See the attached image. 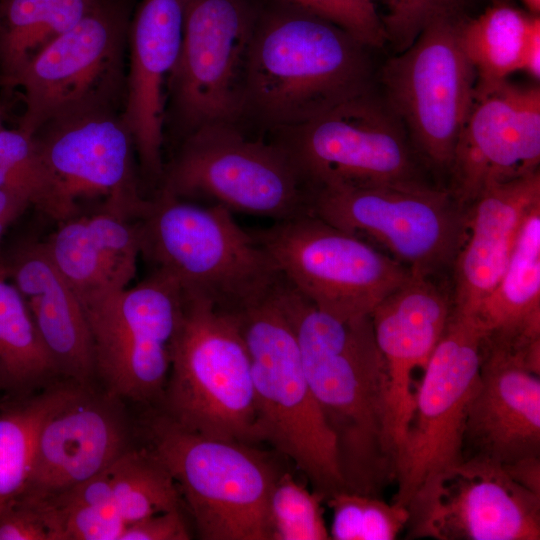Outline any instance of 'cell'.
Returning <instances> with one entry per match:
<instances>
[{"label":"cell","instance_id":"obj_1","mask_svg":"<svg viewBox=\"0 0 540 540\" xmlns=\"http://www.w3.org/2000/svg\"><path fill=\"white\" fill-rule=\"evenodd\" d=\"M278 301L297 339L312 393L338 447L346 490L376 495L394 478L387 374L371 317L339 320L284 278Z\"/></svg>","mask_w":540,"mask_h":540},{"label":"cell","instance_id":"obj_2","mask_svg":"<svg viewBox=\"0 0 540 540\" xmlns=\"http://www.w3.org/2000/svg\"><path fill=\"white\" fill-rule=\"evenodd\" d=\"M366 45L288 0H260L243 82L241 119L277 132L372 85Z\"/></svg>","mask_w":540,"mask_h":540},{"label":"cell","instance_id":"obj_3","mask_svg":"<svg viewBox=\"0 0 540 540\" xmlns=\"http://www.w3.org/2000/svg\"><path fill=\"white\" fill-rule=\"evenodd\" d=\"M137 222L141 254L184 292L228 313L260 302L283 280L251 231L219 204L199 205L159 189Z\"/></svg>","mask_w":540,"mask_h":540},{"label":"cell","instance_id":"obj_4","mask_svg":"<svg viewBox=\"0 0 540 540\" xmlns=\"http://www.w3.org/2000/svg\"><path fill=\"white\" fill-rule=\"evenodd\" d=\"M161 397L164 414L190 431L257 441L251 359L235 314L182 290Z\"/></svg>","mask_w":540,"mask_h":540},{"label":"cell","instance_id":"obj_5","mask_svg":"<svg viewBox=\"0 0 540 540\" xmlns=\"http://www.w3.org/2000/svg\"><path fill=\"white\" fill-rule=\"evenodd\" d=\"M277 288L235 314L251 359L257 441L290 458L328 498L346 490L337 442L307 381Z\"/></svg>","mask_w":540,"mask_h":540},{"label":"cell","instance_id":"obj_6","mask_svg":"<svg viewBox=\"0 0 540 540\" xmlns=\"http://www.w3.org/2000/svg\"><path fill=\"white\" fill-rule=\"evenodd\" d=\"M482 331L452 313L416 387L413 412L394 457L397 492L414 528L425 516L444 479L465 460L468 409L477 388Z\"/></svg>","mask_w":540,"mask_h":540},{"label":"cell","instance_id":"obj_7","mask_svg":"<svg viewBox=\"0 0 540 540\" xmlns=\"http://www.w3.org/2000/svg\"><path fill=\"white\" fill-rule=\"evenodd\" d=\"M151 452L176 483L204 540H270L268 505L279 476L248 443L204 436L165 414L149 423Z\"/></svg>","mask_w":540,"mask_h":540},{"label":"cell","instance_id":"obj_8","mask_svg":"<svg viewBox=\"0 0 540 540\" xmlns=\"http://www.w3.org/2000/svg\"><path fill=\"white\" fill-rule=\"evenodd\" d=\"M160 189L273 221L310 214L311 190L290 153L236 123L206 125L184 137Z\"/></svg>","mask_w":540,"mask_h":540},{"label":"cell","instance_id":"obj_9","mask_svg":"<svg viewBox=\"0 0 540 540\" xmlns=\"http://www.w3.org/2000/svg\"><path fill=\"white\" fill-rule=\"evenodd\" d=\"M310 214L369 237L411 271L451 269L466 235L467 207L428 181L329 185L311 189Z\"/></svg>","mask_w":540,"mask_h":540},{"label":"cell","instance_id":"obj_10","mask_svg":"<svg viewBox=\"0 0 540 540\" xmlns=\"http://www.w3.org/2000/svg\"><path fill=\"white\" fill-rule=\"evenodd\" d=\"M130 18L127 0H98L40 52L15 84L24 103L18 128L33 135L69 116L97 110L121 113Z\"/></svg>","mask_w":540,"mask_h":540},{"label":"cell","instance_id":"obj_11","mask_svg":"<svg viewBox=\"0 0 540 540\" xmlns=\"http://www.w3.org/2000/svg\"><path fill=\"white\" fill-rule=\"evenodd\" d=\"M282 276L319 310L343 321L370 316L412 271L313 214L250 230Z\"/></svg>","mask_w":540,"mask_h":540},{"label":"cell","instance_id":"obj_12","mask_svg":"<svg viewBox=\"0 0 540 540\" xmlns=\"http://www.w3.org/2000/svg\"><path fill=\"white\" fill-rule=\"evenodd\" d=\"M271 134L310 189L427 181L401 120L373 85L301 125Z\"/></svg>","mask_w":540,"mask_h":540},{"label":"cell","instance_id":"obj_13","mask_svg":"<svg viewBox=\"0 0 540 540\" xmlns=\"http://www.w3.org/2000/svg\"><path fill=\"white\" fill-rule=\"evenodd\" d=\"M465 17L435 20L381 70L384 98L423 165L437 173L450 174L473 103L475 71L460 38Z\"/></svg>","mask_w":540,"mask_h":540},{"label":"cell","instance_id":"obj_14","mask_svg":"<svg viewBox=\"0 0 540 540\" xmlns=\"http://www.w3.org/2000/svg\"><path fill=\"white\" fill-rule=\"evenodd\" d=\"M259 2L186 0L165 121L182 139L206 125L240 124L244 75Z\"/></svg>","mask_w":540,"mask_h":540},{"label":"cell","instance_id":"obj_15","mask_svg":"<svg viewBox=\"0 0 540 540\" xmlns=\"http://www.w3.org/2000/svg\"><path fill=\"white\" fill-rule=\"evenodd\" d=\"M181 303L179 284L155 269L137 285L83 305L107 394L139 403L162 396Z\"/></svg>","mask_w":540,"mask_h":540},{"label":"cell","instance_id":"obj_16","mask_svg":"<svg viewBox=\"0 0 540 540\" xmlns=\"http://www.w3.org/2000/svg\"><path fill=\"white\" fill-rule=\"evenodd\" d=\"M33 135L67 219L77 215L81 201L97 198L103 199V210L129 219L144 214L149 200L139 193L134 145L119 111L58 119Z\"/></svg>","mask_w":540,"mask_h":540},{"label":"cell","instance_id":"obj_17","mask_svg":"<svg viewBox=\"0 0 540 540\" xmlns=\"http://www.w3.org/2000/svg\"><path fill=\"white\" fill-rule=\"evenodd\" d=\"M540 89L504 82L474 98L456 146L449 188L466 207L487 186L539 170Z\"/></svg>","mask_w":540,"mask_h":540},{"label":"cell","instance_id":"obj_18","mask_svg":"<svg viewBox=\"0 0 540 540\" xmlns=\"http://www.w3.org/2000/svg\"><path fill=\"white\" fill-rule=\"evenodd\" d=\"M415 537L438 540H538L540 494L507 468L473 455L444 479Z\"/></svg>","mask_w":540,"mask_h":540},{"label":"cell","instance_id":"obj_19","mask_svg":"<svg viewBox=\"0 0 540 540\" xmlns=\"http://www.w3.org/2000/svg\"><path fill=\"white\" fill-rule=\"evenodd\" d=\"M130 447L121 400L79 388L43 424L18 502H45L103 472Z\"/></svg>","mask_w":540,"mask_h":540},{"label":"cell","instance_id":"obj_20","mask_svg":"<svg viewBox=\"0 0 540 540\" xmlns=\"http://www.w3.org/2000/svg\"><path fill=\"white\" fill-rule=\"evenodd\" d=\"M186 0H141L130 18L121 119L146 178L162 182L168 83L183 33Z\"/></svg>","mask_w":540,"mask_h":540},{"label":"cell","instance_id":"obj_21","mask_svg":"<svg viewBox=\"0 0 540 540\" xmlns=\"http://www.w3.org/2000/svg\"><path fill=\"white\" fill-rule=\"evenodd\" d=\"M436 278L412 271L370 314L386 367L393 458L413 412L414 372L425 369L453 313L452 295L440 287Z\"/></svg>","mask_w":540,"mask_h":540},{"label":"cell","instance_id":"obj_22","mask_svg":"<svg viewBox=\"0 0 540 540\" xmlns=\"http://www.w3.org/2000/svg\"><path fill=\"white\" fill-rule=\"evenodd\" d=\"M540 363L525 352L485 342L465 442L502 465L539 458Z\"/></svg>","mask_w":540,"mask_h":540},{"label":"cell","instance_id":"obj_23","mask_svg":"<svg viewBox=\"0 0 540 540\" xmlns=\"http://www.w3.org/2000/svg\"><path fill=\"white\" fill-rule=\"evenodd\" d=\"M540 203L539 170L484 188L467 206L466 235L453 263V312L468 315L495 287L529 210Z\"/></svg>","mask_w":540,"mask_h":540},{"label":"cell","instance_id":"obj_24","mask_svg":"<svg viewBox=\"0 0 540 540\" xmlns=\"http://www.w3.org/2000/svg\"><path fill=\"white\" fill-rule=\"evenodd\" d=\"M23 296L58 377L93 389L94 352L81 301L49 257L44 243H28L4 264Z\"/></svg>","mask_w":540,"mask_h":540},{"label":"cell","instance_id":"obj_25","mask_svg":"<svg viewBox=\"0 0 540 540\" xmlns=\"http://www.w3.org/2000/svg\"><path fill=\"white\" fill-rule=\"evenodd\" d=\"M44 246L86 305L129 286L141 253L140 229L138 222L101 210L59 222Z\"/></svg>","mask_w":540,"mask_h":540},{"label":"cell","instance_id":"obj_26","mask_svg":"<svg viewBox=\"0 0 540 540\" xmlns=\"http://www.w3.org/2000/svg\"><path fill=\"white\" fill-rule=\"evenodd\" d=\"M465 317L486 342L540 348V203L526 214L501 278Z\"/></svg>","mask_w":540,"mask_h":540},{"label":"cell","instance_id":"obj_27","mask_svg":"<svg viewBox=\"0 0 540 540\" xmlns=\"http://www.w3.org/2000/svg\"><path fill=\"white\" fill-rule=\"evenodd\" d=\"M98 0H0V88L10 97L26 66Z\"/></svg>","mask_w":540,"mask_h":540},{"label":"cell","instance_id":"obj_28","mask_svg":"<svg viewBox=\"0 0 540 540\" xmlns=\"http://www.w3.org/2000/svg\"><path fill=\"white\" fill-rule=\"evenodd\" d=\"M79 388L69 382L50 385L10 398L0 408V514L14 506L25 489L43 424Z\"/></svg>","mask_w":540,"mask_h":540},{"label":"cell","instance_id":"obj_29","mask_svg":"<svg viewBox=\"0 0 540 540\" xmlns=\"http://www.w3.org/2000/svg\"><path fill=\"white\" fill-rule=\"evenodd\" d=\"M532 13L507 2L493 3L474 18L465 17L460 38L475 71L474 98L498 88L510 74L521 70L524 44Z\"/></svg>","mask_w":540,"mask_h":540},{"label":"cell","instance_id":"obj_30","mask_svg":"<svg viewBox=\"0 0 540 540\" xmlns=\"http://www.w3.org/2000/svg\"><path fill=\"white\" fill-rule=\"evenodd\" d=\"M56 377L28 306L0 263V390L20 398L47 387Z\"/></svg>","mask_w":540,"mask_h":540},{"label":"cell","instance_id":"obj_31","mask_svg":"<svg viewBox=\"0 0 540 540\" xmlns=\"http://www.w3.org/2000/svg\"><path fill=\"white\" fill-rule=\"evenodd\" d=\"M106 472L113 503L127 525L180 508L176 483L150 449L130 447Z\"/></svg>","mask_w":540,"mask_h":540},{"label":"cell","instance_id":"obj_32","mask_svg":"<svg viewBox=\"0 0 540 540\" xmlns=\"http://www.w3.org/2000/svg\"><path fill=\"white\" fill-rule=\"evenodd\" d=\"M0 188L58 223L67 219L37 140L18 127L0 131Z\"/></svg>","mask_w":540,"mask_h":540},{"label":"cell","instance_id":"obj_33","mask_svg":"<svg viewBox=\"0 0 540 540\" xmlns=\"http://www.w3.org/2000/svg\"><path fill=\"white\" fill-rule=\"evenodd\" d=\"M328 504L334 540H393L410 520L406 507L376 495L341 490L328 497Z\"/></svg>","mask_w":540,"mask_h":540},{"label":"cell","instance_id":"obj_34","mask_svg":"<svg viewBox=\"0 0 540 540\" xmlns=\"http://www.w3.org/2000/svg\"><path fill=\"white\" fill-rule=\"evenodd\" d=\"M323 494L309 491L289 473L279 474L270 494V540H326Z\"/></svg>","mask_w":540,"mask_h":540},{"label":"cell","instance_id":"obj_35","mask_svg":"<svg viewBox=\"0 0 540 540\" xmlns=\"http://www.w3.org/2000/svg\"><path fill=\"white\" fill-rule=\"evenodd\" d=\"M38 506L52 540H121L127 524L114 504L91 503L61 493Z\"/></svg>","mask_w":540,"mask_h":540},{"label":"cell","instance_id":"obj_36","mask_svg":"<svg viewBox=\"0 0 540 540\" xmlns=\"http://www.w3.org/2000/svg\"><path fill=\"white\" fill-rule=\"evenodd\" d=\"M386 13L381 17L387 42L397 53L413 44L432 22L447 17L467 16L473 0H382Z\"/></svg>","mask_w":540,"mask_h":540},{"label":"cell","instance_id":"obj_37","mask_svg":"<svg viewBox=\"0 0 540 540\" xmlns=\"http://www.w3.org/2000/svg\"><path fill=\"white\" fill-rule=\"evenodd\" d=\"M340 26L369 48L387 42L373 0H288Z\"/></svg>","mask_w":540,"mask_h":540},{"label":"cell","instance_id":"obj_38","mask_svg":"<svg viewBox=\"0 0 540 540\" xmlns=\"http://www.w3.org/2000/svg\"><path fill=\"white\" fill-rule=\"evenodd\" d=\"M0 540H52L41 509L17 502L0 514Z\"/></svg>","mask_w":540,"mask_h":540},{"label":"cell","instance_id":"obj_39","mask_svg":"<svg viewBox=\"0 0 540 540\" xmlns=\"http://www.w3.org/2000/svg\"><path fill=\"white\" fill-rule=\"evenodd\" d=\"M190 538L187 524L178 508L128 524L121 540H188Z\"/></svg>","mask_w":540,"mask_h":540},{"label":"cell","instance_id":"obj_40","mask_svg":"<svg viewBox=\"0 0 540 540\" xmlns=\"http://www.w3.org/2000/svg\"><path fill=\"white\" fill-rule=\"evenodd\" d=\"M535 81L540 79V18L539 14L532 16L530 28L524 44L522 67Z\"/></svg>","mask_w":540,"mask_h":540},{"label":"cell","instance_id":"obj_41","mask_svg":"<svg viewBox=\"0 0 540 540\" xmlns=\"http://www.w3.org/2000/svg\"><path fill=\"white\" fill-rule=\"evenodd\" d=\"M29 207L18 196L0 188V226L6 228Z\"/></svg>","mask_w":540,"mask_h":540},{"label":"cell","instance_id":"obj_42","mask_svg":"<svg viewBox=\"0 0 540 540\" xmlns=\"http://www.w3.org/2000/svg\"><path fill=\"white\" fill-rule=\"evenodd\" d=\"M532 14H539L540 0H522Z\"/></svg>","mask_w":540,"mask_h":540},{"label":"cell","instance_id":"obj_43","mask_svg":"<svg viewBox=\"0 0 540 540\" xmlns=\"http://www.w3.org/2000/svg\"><path fill=\"white\" fill-rule=\"evenodd\" d=\"M5 107L2 103H0V131L5 128L4 122H5Z\"/></svg>","mask_w":540,"mask_h":540},{"label":"cell","instance_id":"obj_44","mask_svg":"<svg viewBox=\"0 0 540 540\" xmlns=\"http://www.w3.org/2000/svg\"><path fill=\"white\" fill-rule=\"evenodd\" d=\"M5 229H6L5 227L0 226V240H1V237H2Z\"/></svg>","mask_w":540,"mask_h":540},{"label":"cell","instance_id":"obj_45","mask_svg":"<svg viewBox=\"0 0 540 540\" xmlns=\"http://www.w3.org/2000/svg\"><path fill=\"white\" fill-rule=\"evenodd\" d=\"M492 3L507 2V0H490Z\"/></svg>","mask_w":540,"mask_h":540}]
</instances>
